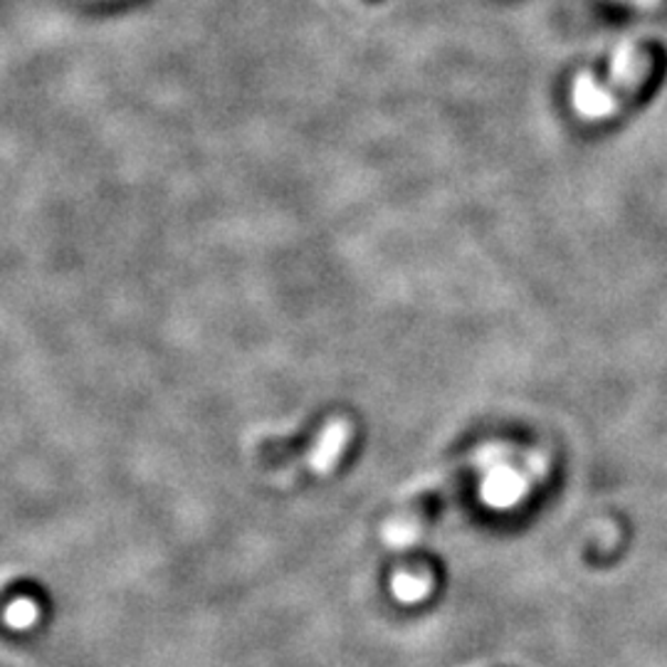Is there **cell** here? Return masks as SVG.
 <instances>
[{"label":"cell","mask_w":667,"mask_h":667,"mask_svg":"<svg viewBox=\"0 0 667 667\" xmlns=\"http://www.w3.org/2000/svg\"><path fill=\"white\" fill-rule=\"evenodd\" d=\"M650 70V57L640 47L621 45L611 60L608 82H599L591 72H581L573 80L571 104L579 117L589 121H601L611 117L638 89Z\"/></svg>","instance_id":"cell-1"},{"label":"cell","mask_w":667,"mask_h":667,"mask_svg":"<svg viewBox=\"0 0 667 667\" xmlns=\"http://www.w3.org/2000/svg\"><path fill=\"white\" fill-rule=\"evenodd\" d=\"M633 3H640V6H653L655 0H633Z\"/></svg>","instance_id":"cell-2"}]
</instances>
